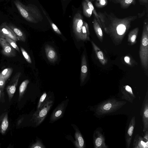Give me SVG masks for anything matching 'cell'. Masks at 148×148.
Listing matches in <instances>:
<instances>
[{"label":"cell","mask_w":148,"mask_h":148,"mask_svg":"<svg viewBox=\"0 0 148 148\" xmlns=\"http://www.w3.org/2000/svg\"><path fill=\"white\" fill-rule=\"evenodd\" d=\"M98 14L102 27L111 38L113 43L119 45L130 29L132 22L137 19V16H131L119 18L112 13L99 12Z\"/></svg>","instance_id":"obj_1"},{"label":"cell","mask_w":148,"mask_h":148,"mask_svg":"<svg viewBox=\"0 0 148 148\" xmlns=\"http://www.w3.org/2000/svg\"><path fill=\"white\" fill-rule=\"evenodd\" d=\"M126 103L114 98L107 99L95 106L94 110L95 115L102 116L114 112L122 107Z\"/></svg>","instance_id":"obj_2"},{"label":"cell","mask_w":148,"mask_h":148,"mask_svg":"<svg viewBox=\"0 0 148 148\" xmlns=\"http://www.w3.org/2000/svg\"><path fill=\"white\" fill-rule=\"evenodd\" d=\"M142 66L145 70L148 68V23L144 22L139 51Z\"/></svg>","instance_id":"obj_3"},{"label":"cell","mask_w":148,"mask_h":148,"mask_svg":"<svg viewBox=\"0 0 148 148\" xmlns=\"http://www.w3.org/2000/svg\"><path fill=\"white\" fill-rule=\"evenodd\" d=\"M53 102L49 97L47 98L40 107L33 114L32 119L36 125H39L44 121L52 106Z\"/></svg>","instance_id":"obj_4"},{"label":"cell","mask_w":148,"mask_h":148,"mask_svg":"<svg viewBox=\"0 0 148 148\" xmlns=\"http://www.w3.org/2000/svg\"><path fill=\"white\" fill-rule=\"evenodd\" d=\"M93 142L94 148H108L105 143V138L103 130L100 127L97 128L93 135Z\"/></svg>","instance_id":"obj_5"},{"label":"cell","mask_w":148,"mask_h":148,"mask_svg":"<svg viewBox=\"0 0 148 148\" xmlns=\"http://www.w3.org/2000/svg\"><path fill=\"white\" fill-rule=\"evenodd\" d=\"M83 18L81 14L77 13L75 15L73 21V28L75 36L77 40H82Z\"/></svg>","instance_id":"obj_6"},{"label":"cell","mask_w":148,"mask_h":148,"mask_svg":"<svg viewBox=\"0 0 148 148\" xmlns=\"http://www.w3.org/2000/svg\"><path fill=\"white\" fill-rule=\"evenodd\" d=\"M143 125L144 132L148 130V92L147 91L143 102L140 111Z\"/></svg>","instance_id":"obj_7"},{"label":"cell","mask_w":148,"mask_h":148,"mask_svg":"<svg viewBox=\"0 0 148 148\" xmlns=\"http://www.w3.org/2000/svg\"><path fill=\"white\" fill-rule=\"evenodd\" d=\"M21 74V72L16 73L6 87V90L10 101L12 99L16 92L18 80Z\"/></svg>","instance_id":"obj_8"},{"label":"cell","mask_w":148,"mask_h":148,"mask_svg":"<svg viewBox=\"0 0 148 148\" xmlns=\"http://www.w3.org/2000/svg\"><path fill=\"white\" fill-rule=\"evenodd\" d=\"M0 45L2 48V54L8 58L16 56V53L15 49L6 41L5 38L0 37Z\"/></svg>","instance_id":"obj_9"},{"label":"cell","mask_w":148,"mask_h":148,"mask_svg":"<svg viewBox=\"0 0 148 148\" xmlns=\"http://www.w3.org/2000/svg\"><path fill=\"white\" fill-rule=\"evenodd\" d=\"M0 37L5 39L10 38L16 41H18L12 31L6 22L3 23L0 25Z\"/></svg>","instance_id":"obj_10"},{"label":"cell","mask_w":148,"mask_h":148,"mask_svg":"<svg viewBox=\"0 0 148 148\" xmlns=\"http://www.w3.org/2000/svg\"><path fill=\"white\" fill-rule=\"evenodd\" d=\"M14 3L21 15L27 21L35 22V20L26 9L25 6L18 0H16Z\"/></svg>","instance_id":"obj_11"},{"label":"cell","mask_w":148,"mask_h":148,"mask_svg":"<svg viewBox=\"0 0 148 148\" xmlns=\"http://www.w3.org/2000/svg\"><path fill=\"white\" fill-rule=\"evenodd\" d=\"M135 124V117L134 116L132 117L129 122L125 134V140L126 147L127 148H129L130 146Z\"/></svg>","instance_id":"obj_12"},{"label":"cell","mask_w":148,"mask_h":148,"mask_svg":"<svg viewBox=\"0 0 148 148\" xmlns=\"http://www.w3.org/2000/svg\"><path fill=\"white\" fill-rule=\"evenodd\" d=\"M121 91L122 99L125 100L131 103H133L136 97L130 86L127 85L124 86L121 88Z\"/></svg>","instance_id":"obj_13"},{"label":"cell","mask_w":148,"mask_h":148,"mask_svg":"<svg viewBox=\"0 0 148 148\" xmlns=\"http://www.w3.org/2000/svg\"><path fill=\"white\" fill-rule=\"evenodd\" d=\"M65 102L60 104L53 110L50 117L51 122L55 121L60 118L64 113L65 108Z\"/></svg>","instance_id":"obj_14"},{"label":"cell","mask_w":148,"mask_h":148,"mask_svg":"<svg viewBox=\"0 0 148 148\" xmlns=\"http://www.w3.org/2000/svg\"><path fill=\"white\" fill-rule=\"evenodd\" d=\"M9 126L8 115L7 112L2 113L0 116V133L4 134Z\"/></svg>","instance_id":"obj_15"},{"label":"cell","mask_w":148,"mask_h":148,"mask_svg":"<svg viewBox=\"0 0 148 148\" xmlns=\"http://www.w3.org/2000/svg\"><path fill=\"white\" fill-rule=\"evenodd\" d=\"M46 55L49 62L53 63L58 59L57 53L54 48L49 45H47L45 47Z\"/></svg>","instance_id":"obj_16"},{"label":"cell","mask_w":148,"mask_h":148,"mask_svg":"<svg viewBox=\"0 0 148 148\" xmlns=\"http://www.w3.org/2000/svg\"><path fill=\"white\" fill-rule=\"evenodd\" d=\"M91 42L98 59L102 64L105 65L107 63L108 60L104 53L93 41H91Z\"/></svg>","instance_id":"obj_17"},{"label":"cell","mask_w":148,"mask_h":148,"mask_svg":"<svg viewBox=\"0 0 148 148\" xmlns=\"http://www.w3.org/2000/svg\"><path fill=\"white\" fill-rule=\"evenodd\" d=\"M8 25L18 40L25 42L26 40V36L25 33L20 29L13 24L8 23Z\"/></svg>","instance_id":"obj_18"},{"label":"cell","mask_w":148,"mask_h":148,"mask_svg":"<svg viewBox=\"0 0 148 148\" xmlns=\"http://www.w3.org/2000/svg\"><path fill=\"white\" fill-rule=\"evenodd\" d=\"M132 146L133 148H147L148 142H146L143 137L137 134L135 136Z\"/></svg>","instance_id":"obj_19"},{"label":"cell","mask_w":148,"mask_h":148,"mask_svg":"<svg viewBox=\"0 0 148 148\" xmlns=\"http://www.w3.org/2000/svg\"><path fill=\"white\" fill-rule=\"evenodd\" d=\"M88 74V68L85 55H83L81 62V81L82 84L84 81Z\"/></svg>","instance_id":"obj_20"},{"label":"cell","mask_w":148,"mask_h":148,"mask_svg":"<svg viewBox=\"0 0 148 148\" xmlns=\"http://www.w3.org/2000/svg\"><path fill=\"white\" fill-rule=\"evenodd\" d=\"M75 140L74 145L77 148H84L85 147V141L83 137L79 131L76 130L75 135Z\"/></svg>","instance_id":"obj_21"},{"label":"cell","mask_w":148,"mask_h":148,"mask_svg":"<svg viewBox=\"0 0 148 148\" xmlns=\"http://www.w3.org/2000/svg\"><path fill=\"white\" fill-rule=\"evenodd\" d=\"M93 28L96 35L100 41L102 42L103 35L101 27L97 19L94 17L92 22Z\"/></svg>","instance_id":"obj_22"},{"label":"cell","mask_w":148,"mask_h":148,"mask_svg":"<svg viewBox=\"0 0 148 148\" xmlns=\"http://www.w3.org/2000/svg\"><path fill=\"white\" fill-rule=\"evenodd\" d=\"M139 29L136 27L131 31L128 35L127 41L129 45H132L136 42V38Z\"/></svg>","instance_id":"obj_23"},{"label":"cell","mask_w":148,"mask_h":148,"mask_svg":"<svg viewBox=\"0 0 148 148\" xmlns=\"http://www.w3.org/2000/svg\"><path fill=\"white\" fill-rule=\"evenodd\" d=\"M111 1L114 3L119 4L121 8L123 9H126L131 5L135 3V0H111Z\"/></svg>","instance_id":"obj_24"},{"label":"cell","mask_w":148,"mask_h":148,"mask_svg":"<svg viewBox=\"0 0 148 148\" xmlns=\"http://www.w3.org/2000/svg\"><path fill=\"white\" fill-rule=\"evenodd\" d=\"M89 27L88 24L85 22H83L82 28V40L83 41L90 40Z\"/></svg>","instance_id":"obj_25"},{"label":"cell","mask_w":148,"mask_h":148,"mask_svg":"<svg viewBox=\"0 0 148 148\" xmlns=\"http://www.w3.org/2000/svg\"><path fill=\"white\" fill-rule=\"evenodd\" d=\"M29 81L28 79L23 81L21 84L19 89V95L18 100L20 101L23 97L27 86Z\"/></svg>","instance_id":"obj_26"},{"label":"cell","mask_w":148,"mask_h":148,"mask_svg":"<svg viewBox=\"0 0 148 148\" xmlns=\"http://www.w3.org/2000/svg\"><path fill=\"white\" fill-rule=\"evenodd\" d=\"M82 8L83 13L85 16L88 18L90 17L92 14V12L85 1L82 3Z\"/></svg>","instance_id":"obj_27"},{"label":"cell","mask_w":148,"mask_h":148,"mask_svg":"<svg viewBox=\"0 0 148 148\" xmlns=\"http://www.w3.org/2000/svg\"><path fill=\"white\" fill-rule=\"evenodd\" d=\"M85 1L86 2L88 5L91 10L92 13H93L94 15L95 16L97 19L98 22L101 26V27H102L101 24V23L98 13L97 12L92 4L89 0H85Z\"/></svg>","instance_id":"obj_28"},{"label":"cell","mask_w":148,"mask_h":148,"mask_svg":"<svg viewBox=\"0 0 148 148\" xmlns=\"http://www.w3.org/2000/svg\"><path fill=\"white\" fill-rule=\"evenodd\" d=\"M13 71L11 68H7L4 69L1 73L5 81L10 77Z\"/></svg>","instance_id":"obj_29"},{"label":"cell","mask_w":148,"mask_h":148,"mask_svg":"<svg viewBox=\"0 0 148 148\" xmlns=\"http://www.w3.org/2000/svg\"><path fill=\"white\" fill-rule=\"evenodd\" d=\"M5 39L13 48L20 53L19 49L16 43V41L9 38H6Z\"/></svg>","instance_id":"obj_30"},{"label":"cell","mask_w":148,"mask_h":148,"mask_svg":"<svg viewBox=\"0 0 148 148\" xmlns=\"http://www.w3.org/2000/svg\"><path fill=\"white\" fill-rule=\"evenodd\" d=\"M107 3V0H96L95 4L96 7L101 8L106 6Z\"/></svg>","instance_id":"obj_31"},{"label":"cell","mask_w":148,"mask_h":148,"mask_svg":"<svg viewBox=\"0 0 148 148\" xmlns=\"http://www.w3.org/2000/svg\"><path fill=\"white\" fill-rule=\"evenodd\" d=\"M20 49L26 61L29 63H32L31 58L27 51L22 47H20Z\"/></svg>","instance_id":"obj_32"},{"label":"cell","mask_w":148,"mask_h":148,"mask_svg":"<svg viewBox=\"0 0 148 148\" xmlns=\"http://www.w3.org/2000/svg\"><path fill=\"white\" fill-rule=\"evenodd\" d=\"M31 148H45V147L41 142L39 139L32 144L30 147Z\"/></svg>","instance_id":"obj_33"},{"label":"cell","mask_w":148,"mask_h":148,"mask_svg":"<svg viewBox=\"0 0 148 148\" xmlns=\"http://www.w3.org/2000/svg\"><path fill=\"white\" fill-rule=\"evenodd\" d=\"M47 96V94L45 92H44L41 96L37 106V110L41 106L46 100Z\"/></svg>","instance_id":"obj_34"},{"label":"cell","mask_w":148,"mask_h":148,"mask_svg":"<svg viewBox=\"0 0 148 148\" xmlns=\"http://www.w3.org/2000/svg\"><path fill=\"white\" fill-rule=\"evenodd\" d=\"M5 81L1 73H0V88L3 91L5 86Z\"/></svg>","instance_id":"obj_35"},{"label":"cell","mask_w":148,"mask_h":148,"mask_svg":"<svg viewBox=\"0 0 148 148\" xmlns=\"http://www.w3.org/2000/svg\"><path fill=\"white\" fill-rule=\"evenodd\" d=\"M49 21L54 31L58 34L59 35H61V33L60 31L58 29L56 25L53 22L50 21L49 20Z\"/></svg>","instance_id":"obj_36"},{"label":"cell","mask_w":148,"mask_h":148,"mask_svg":"<svg viewBox=\"0 0 148 148\" xmlns=\"http://www.w3.org/2000/svg\"><path fill=\"white\" fill-rule=\"evenodd\" d=\"M124 60L126 63L129 65H132L131 63V59L129 56H125L124 58Z\"/></svg>","instance_id":"obj_37"},{"label":"cell","mask_w":148,"mask_h":148,"mask_svg":"<svg viewBox=\"0 0 148 148\" xmlns=\"http://www.w3.org/2000/svg\"><path fill=\"white\" fill-rule=\"evenodd\" d=\"M144 133L143 138L146 142H148V130H146Z\"/></svg>","instance_id":"obj_38"},{"label":"cell","mask_w":148,"mask_h":148,"mask_svg":"<svg viewBox=\"0 0 148 148\" xmlns=\"http://www.w3.org/2000/svg\"><path fill=\"white\" fill-rule=\"evenodd\" d=\"M145 10H144L142 13H138V18H140L142 17L145 15Z\"/></svg>","instance_id":"obj_39"},{"label":"cell","mask_w":148,"mask_h":148,"mask_svg":"<svg viewBox=\"0 0 148 148\" xmlns=\"http://www.w3.org/2000/svg\"><path fill=\"white\" fill-rule=\"evenodd\" d=\"M3 90H2L0 88V102L1 100V98L2 97V95L3 93Z\"/></svg>","instance_id":"obj_40"},{"label":"cell","mask_w":148,"mask_h":148,"mask_svg":"<svg viewBox=\"0 0 148 148\" xmlns=\"http://www.w3.org/2000/svg\"><path fill=\"white\" fill-rule=\"evenodd\" d=\"M140 2L144 3H147L148 2V0H139Z\"/></svg>","instance_id":"obj_41"},{"label":"cell","mask_w":148,"mask_h":148,"mask_svg":"<svg viewBox=\"0 0 148 148\" xmlns=\"http://www.w3.org/2000/svg\"><path fill=\"white\" fill-rule=\"evenodd\" d=\"M23 118H21L18 121L17 123V125H19L23 121Z\"/></svg>","instance_id":"obj_42"},{"label":"cell","mask_w":148,"mask_h":148,"mask_svg":"<svg viewBox=\"0 0 148 148\" xmlns=\"http://www.w3.org/2000/svg\"><path fill=\"white\" fill-rule=\"evenodd\" d=\"M110 0V1H111V0Z\"/></svg>","instance_id":"obj_43"},{"label":"cell","mask_w":148,"mask_h":148,"mask_svg":"<svg viewBox=\"0 0 148 148\" xmlns=\"http://www.w3.org/2000/svg\"></svg>","instance_id":"obj_44"}]
</instances>
